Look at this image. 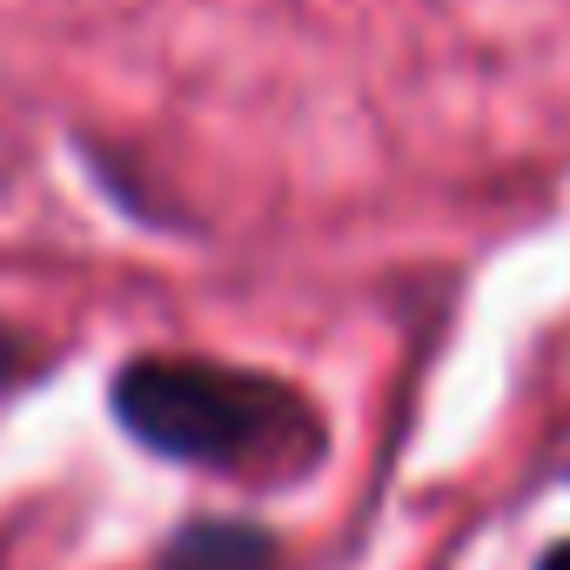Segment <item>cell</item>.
Masks as SVG:
<instances>
[{
	"label": "cell",
	"instance_id": "cell-1",
	"mask_svg": "<svg viewBox=\"0 0 570 570\" xmlns=\"http://www.w3.org/2000/svg\"><path fill=\"white\" fill-rule=\"evenodd\" d=\"M115 423L195 470L228 476H303L323 456V416L296 383L208 356H135L108 390Z\"/></svg>",
	"mask_w": 570,
	"mask_h": 570
},
{
	"label": "cell",
	"instance_id": "cell-2",
	"mask_svg": "<svg viewBox=\"0 0 570 570\" xmlns=\"http://www.w3.org/2000/svg\"><path fill=\"white\" fill-rule=\"evenodd\" d=\"M161 570H275V537L242 517H195L161 543Z\"/></svg>",
	"mask_w": 570,
	"mask_h": 570
},
{
	"label": "cell",
	"instance_id": "cell-3",
	"mask_svg": "<svg viewBox=\"0 0 570 570\" xmlns=\"http://www.w3.org/2000/svg\"><path fill=\"white\" fill-rule=\"evenodd\" d=\"M28 370H35V356H28V343H21V336H14L8 323H0V390H14V383H21Z\"/></svg>",
	"mask_w": 570,
	"mask_h": 570
},
{
	"label": "cell",
	"instance_id": "cell-4",
	"mask_svg": "<svg viewBox=\"0 0 570 570\" xmlns=\"http://www.w3.org/2000/svg\"><path fill=\"white\" fill-rule=\"evenodd\" d=\"M537 570H570V537H563L557 550H543V563H537Z\"/></svg>",
	"mask_w": 570,
	"mask_h": 570
}]
</instances>
